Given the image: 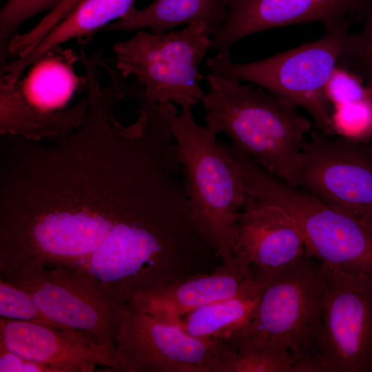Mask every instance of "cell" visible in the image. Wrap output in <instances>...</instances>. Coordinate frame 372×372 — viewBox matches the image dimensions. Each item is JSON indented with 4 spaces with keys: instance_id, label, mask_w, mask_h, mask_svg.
Masks as SVG:
<instances>
[{
    "instance_id": "obj_25",
    "label": "cell",
    "mask_w": 372,
    "mask_h": 372,
    "mask_svg": "<svg viewBox=\"0 0 372 372\" xmlns=\"http://www.w3.org/2000/svg\"><path fill=\"white\" fill-rule=\"evenodd\" d=\"M50 369L9 350L0 342V372H49Z\"/></svg>"
},
{
    "instance_id": "obj_8",
    "label": "cell",
    "mask_w": 372,
    "mask_h": 372,
    "mask_svg": "<svg viewBox=\"0 0 372 372\" xmlns=\"http://www.w3.org/2000/svg\"><path fill=\"white\" fill-rule=\"evenodd\" d=\"M315 358L322 372H372V278L331 267Z\"/></svg>"
},
{
    "instance_id": "obj_22",
    "label": "cell",
    "mask_w": 372,
    "mask_h": 372,
    "mask_svg": "<svg viewBox=\"0 0 372 372\" xmlns=\"http://www.w3.org/2000/svg\"><path fill=\"white\" fill-rule=\"evenodd\" d=\"M364 18L362 29L348 34L342 60L355 64L369 78L372 76V0L366 8Z\"/></svg>"
},
{
    "instance_id": "obj_5",
    "label": "cell",
    "mask_w": 372,
    "mask_h": 372,
    "mask_svg": "<svg viewBox=\"0 0 372 372\" xmlns=\"http://www.w3.org/2000/svg\"><path fill=\"white\" fill-rule=\"evenodd\" d=\"M348 34L347 28L325 30L317 40L264 59L236 63L216 55L206 65L210 73L251 82L304 108L316 128L329 136L335 132L327 85L344 56Z\"/></svg>"
},
{
    "instance_id": "obj_23",
    "label": "cell",
    "mask_w": 372,
    "mask_h": 372,
    "mask_svg": "<svg viewBox=\"0 0 372 372\" xmlns=\"http://www.w3.org/2000/svg\"><path fill=\"white\" fill-rule=\"evenodd\" d=\"M327 95L333 105L368 98L366 87L354 75L338 66L328 81Z\"/></svg>"
},
{
    "instance_id": "obj_9",
    "label": "cell",
    "mask_w": 372,
    "mask_h": 372,
    "mask_svg": "<svg viewBox=\"0 0 372 372\" xmlns=\"http://www.w3.org/2000/svg\"><path fill=\"white\" fill-rule=\"evenodd\" d=\"M302 145L295 187L360 219L372 218V157L347 138L331 139L311 129Z\"/></svg>"
},
{
    "instance_id": "obj_12",
    "label": "cell",
    "mask_w": 372,
    "mask_h": 372,
    "mask_svg": "<svg viewBox=\"0 0 372 372\" xmlns=\"http://www.w3.org/2000/svg\"><path fill=\"white\" fill-rule=\"evenodd\" d=\"M0 342L26 359L54 372H130L118 352L105 348L70 328L0 318Z\"/></svg>"
},
{
    "instance_id": "obj_15",
    "label": "cell",
    "mask_w": 372,
    "mask_h": 372,
    "mask_svg": "<svg viewBox=\"0 0 372 372\" xmlns=\"http://www.w3.org/2000/svg\"><path fill=\"white\" fill-rule=\"evenodd\" d=\"M136 0H82L54 25L26 56L3 65L1 74L8 81H19L25 70L61 44L85 41L96 31L116 21L134 7Z\"/></svg>"
},
{
    "instance_id": "obj_16",
    "label": "cell",
    "mask_w": 372,
    "mask_h": 372,
    "mask_svg": "<svg viewBox=\"0 0 372 372\" xmlns=\"http://www.w3.org/2000/svg\"><path fill=\"white\" fill-rule=\"evenodd\" d=\"M227 17V0H154L143 9L134 8L101 31L149 29L154 33H163L180 25L204 23L214 35Z\"/></svg>"
},
{
    "instance_id": "obj_19",
    "label": "cell",
    "mask_w": 372,
    "mask_h": 372,
    "mask_svg": "<svg viewBox=\"0 0 372 372\" xmlns=\"http://www.w3.org/2000/svg\"><path fill=\"white\" fill-rule=\"evenodd\" d=\"M332 121L335 132L358 141L370 138L372 132V105L369 99L334 105Z\"/></svg>"
},
{
    "instance_id": "obj_21",
    "label": "cell",
    "mask_w": 372,
    "mask_h": 372,
    "mask_svg": "<svg viewBox=\"0 0 372 372\" xmlns=\"http://www.w3.org/2000/svg\"><path fill=\"white\" fill-rule=\"evenodd\" d=\"M64 0H8L0 11L1 46L17 34L29 19L46 10L52 11Z\"/></svg>"
},
{
    "instance_id": "obj_13",
    "label": "cell",
    "mask_w": 372,
    "mask_h": 372,
    "mask_svg": "<svg viewBox=\"0 0 372 372\" xmlns=\"http://www.w3.org/2000/svg\"><path fill=\"white\" fill-rule=\"evenodd\" d=\"M307 251L303 234L278 206L247 195L237 223L234 258L266 271L285 267Z\"/></svg>"
},
{
    "instance_id": "obj_26",
    "label": "cell",
    "mask_w": 372,
    "mask_h": 372,
    "mask_svg": "<svg viewBox=\"0 0 372 372\" xmlns=\"http://www.w3.org/2000/svg\"><path fill=\"white\" fill-rule=\"evenodd\" d=\"M365 87L366 90L368 99L372 105V76L369 78V82ZM370 138H372V132H371Z\"/></svg>"
},
{
    "instance_id": "obj_17",
    "label": "cell",
    "mask_w": 372,
    "mask_h": 372,
    "mask_svg": "<svg viewBox=\"0 0 372 372\" xmlns=\"http://www.w3.org/2000/svg\"><path fill=\"white\" fill-rule=\"evenodd\" d=\"M261 291L253 273L235 294L189 313L175 325L196 338L226 340L255 317Z\"/></svg>"
},
{
    "instance_id": "obj_6",
    "label": "cell",
    "mask_w": 372,
    "mask_h": 372,
    "mask_svg": "<svg viewBox=\"0 0 372 372\" xmlns=\"http://www.w3.org/2000/svg\"><path fill=\"white\" fill-rule=\"evenodd\" d=\"M214 32L204 23L183 30L154 33L141 30L112 46L117 73L134 76L145 96L162 105L193 107L202 101L199 65L210 50Z\"/></svg>"
},
{
    "instance_id": "obj_20",
    "label": "cell",
    "mask_w": 372,
    "mask_h": 372,
    "mask_svg": "<svg viewBox=\"0 0 372 372\" xmlns=\"http://www.w3.org/2000/svg\"><path fill=\"white\" fill-rule=\"evenodd\" d=\"M0 316L9 320L54 324L28 292L3 278H0Z\"/></svg>"
},
{
    "instance_id": "obj_28",
    "label": "cell",
    "mask_w": 372,
    "mask_h": 372,
    "mask_svg": "<svg viewBox=\"0 0 372 372\" xmlns=\"http://www.w3.org/2000/svg\"><path fill=\"white\" fill-rule=\"evenodd\" d=\"M369 152H370L371 156V157H372V147L369 148Z\"/></svg>"
},
{
    "instance_id": "obj_10",
    "label": "cell",
    "mask_w": 372,
    "mask_h": 372,
    "mask_svg": "<svg viewBox=\"0 0 372 372\" xmlns=\"http://www.w3.org/2000/svg\"><path fill=\"white\" fill-rule=\"evenodd\" d=\"M224 340L196 338L127 303L116 350L130 372H213Z\"/></svg>"
},
{
    "instance_id": "obj_27",
    "label": "cell",
    "mask_w": 372,
    "mask_h": 372,
    "mask_svg": "<svg viewBox=\"0 0 372 372\" xmlns=\"http://www.w3.org/2000/svg\"><path fill=\"white\" fill-rule=\"evenodd\" d=\"M361 220L371 230H372V218H362Z\"/></svg>"
},
{
    "instance_id": "obj_3",
    "label": "cell",
    "mask_w": 372,
    "mask_h": 372,
    "mask_svg": "<svg viewBox=\"0 0 372 372\" xmlns=\"http://www.w3.org/2000/svg\"><path fill=\"white\" fill-rule=\"evenodd\" d=\"M252 271L262 285L255 317L225 341L267 345L296 357L315 358L331 267L306 251L285 267Z\"/></svg>"
},
{
    "instance_id": "obj_24",
    "label": "cell",
    "mask_w": 372,
    "mask_h": 372,
    "mask_svg": "<svg viewBox=\"0 0 372 372\" xmlns=\"http://www.w3.org/2000/svg\"><path fill=\"white\" fill-rule=\"evenodd\" d=\"M82 0H64L48 13L31 30L23 34L24 41L31 46L36 45L59 21L66 17Z\"/></svg>"
},
{
    "instance_id": "obj_2",
    "label": "cell",
    "mask_w": 372,
    "mask_h": 372,
    "mask_svg": "<svg viewBox=\"0 0 372 372\" xmlns=\"http://www.w3.org/2000/svg\"><path fill=\"white\" fill-rule=\"evenodd\" d=\"M160 106L176 143L194 221L222 262H231L246 198L240 174L216 134L196 122L192 107L178 112L172 103Z\"/></svg>"
},
{
    "instance_id": "obj_11",
    "label": "cell",
    "mask_w": 372,
    "mask_h": 372,
    "mask_svg": "<svg viewBox=\"0 0 372 372\" xmlns=\"http://www.w3.org/2000/svg\"><path fill=\"white\" fill-rule=\"evenodd\" d=\"M371 0H227V17L212 37L210 50L229 56L231 46L273 28L320 22L324 30L347 28L364 15Z\"/></svg>"
},
{
    "instance_id": "obj_7",
    "label": "cell",
    "mask_w": 372,
    "mask_h": 372,
    "mask_svg": "<svg viewBox=\"0 0 372 372\" xmlns=\"http://www.w3.org/2000/svg\"><path fill=\"white\" fill-rule=\"evenodd\" d=\"M28 292L55 325L74 329L116 350L127 304L106 295L76 268L29 262L0 277Z\"/></svg>"
},
{
    "instance_id": "obj_1",
    "label": "cell",
    "mask_w": 372,
    "mask_h": 372,
    "mask_svg": "<svg viewBox=\"0 0 372 372\" xmlns=\"http://www.w3.org/2000/svg\"><path fill=\"white\" fill-rule=\"evenodd\" d=\"M202 103L206 126L224 133L266 171L295 186V176L309 120L293 105L260 87L209 73Z\"/></svg>"
},
{
    "instance_id": "obj_18",
    "label": "cell",
    "mask_w": 372,
    "mask_h": 372,
    "mask_svg": "<svg viewBox=\"0 0 372 372\" xmlns=\"http://www.w3.org/2000/svg\"><path fill=\"white\" fill-rule=\"evenodd\" d=\"M213 372H320L315 358H299L267 345L225 341Z\"/></svg>"
},
{
    "instance_id": "obj_14",
    "label": "cell",
    "mask_w": 372,
    "mask_h": 372,
    "mask_svg": "<svg viewBox=\"0 0 372 372\" xmlns=\"http://www.w3.org/2000/svg\"><path fill=\"white\" fill-rule=\"evenodd\" d=\"M253 275L251 266L234 258L210 272L190 275L178 281L134 292L128 304L157 320L176 324L189 313L235 294Z\"/></svg>"
},
{
    "instance_id": "obj_4",
    "label": "cell",
    "mask_w": 372,
    "mask_h": 372,
    "mask_svg": "<svg viewBox=\"0 0 372 372\" xmlns=\"http://www.w3.org/2000/svg\"><path fill=\"white\" fill-rule=\"evenodd\" d=\"M236 164L246 194L289 214L303 234L311 256L344 273L372 278V230L360 218L287 184L246 155L240 156Z\"/></svg>"
}]
</instances>
